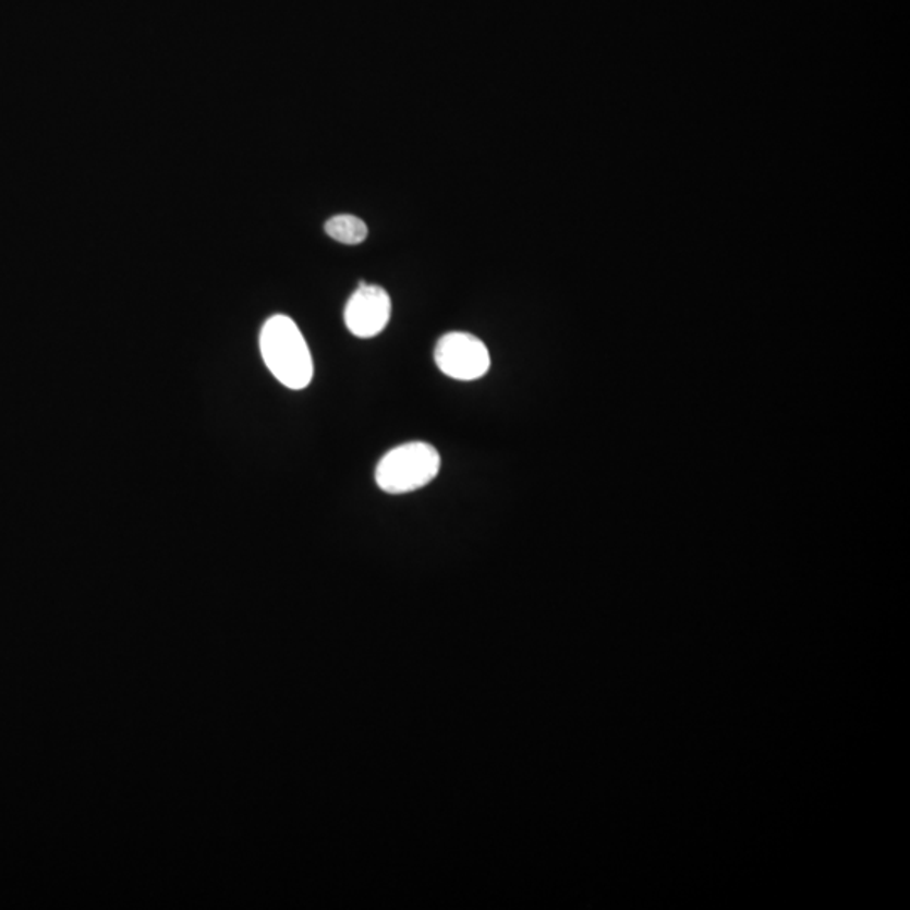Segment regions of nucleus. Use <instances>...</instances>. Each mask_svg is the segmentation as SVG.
Wrapping results in <instances>:
<instances>
[{"instance_id": "1", "label": "nucleus", "mask_w": 910, "mask_h": 910, "mask_svg": "<svg viewBox=\"0 0 910 910\" xmlns=\"http://www.w3.org/2000/svg\"><path fill=\"white\" fill-rule=\"evenodd\" d=\"M260 351L267 368L290 390H302L314 375L313 356L298 324L277 314L262 327Z\"/></svg>"}, {"instance_id": "2", "label": "nucleus", "mask_w": 910, "mask_h": 910, "mask_svg": "<svg viewBox=\"0 0 910 910\" xmlns=\"http://www.w3.org/2000/svg\"><path fill=\"white\" fill-rule=\"evenodd\" d=\"M440 471V453L427 442H409L385 453L376 484L388 495H405L427 486Z\"/></svg>"}, {"instance_id": "3", "label": "nucleus", "mask_w": 910, "mask_h": 910, "mask_svg": "<svg viewBox=\"0 0 910 910\" xmlns=\"http://www.w3.org/2000/svg\"><path fill=\"white\" fill-rule=\"evenodd\" d=\"M437 368L459 381H474L489 372L490 356L486 344L469 332H449L435 345Z\"/></svg>"}, {"instance_id": "4", "label": "nucleus", "mask_w": 910, "mask_h": 910, "mask_svg": "<svg viewBox=\"0 0 910 910\" xmlns=\"http://www.w3.org/2000/svg\"><path fill=\"white\" fill-rule=\"evenodd\" d=\"M391 299L379 286L361 282L344 308L345 327L361 339L378 336L390 323Z\"/></svg>"}, {"instance_id": "5", "label": "nucleus", "mask_w": 910, "mask_h": 910, "mask_svg": "<svg viewBox=\"0 0 910 910\" xmlns=\"http://www.w3.org/2000/svg\"><path fill=\"white\" fill-rule=\"evenodd\" d=\"M326 233L344 245H360L368 236V227L357 216L338 215L327 220Z\"/></svg>"}]
</instances>
